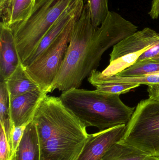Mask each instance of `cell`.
Here are the masks:
<instances>
[{
  "mask_svg": "<svg viewBox=\"0 0 159 160\" xmlns=\"http://www.w3.org/2000/svg\"><path fill=\"white\" fill-rule=\"evenodd\" d=\"M137 31V26L110 11L101 26L95 28L88 7L84 3L51 91L79 88L85 79L97 69L106 51Z\"/></svg>",
  "mask_w": 159,
  "mask_h": 160,
  "instance_id": "6da1fadb",
  "label": "cell"
},
{
  "mask_svg": "<svg viewBox=\"0 0 159 160\" xmlns=\"http://www.w3.org/2000/svg\"><path fill=\"white\" fill-rule=\"evenodd\" d=\"M147 86L149 98L159 101V83L152 84Z\"/></svg>",
  "mask_w": 159,
  "mask_h": 160,
  "instance_id": "44dd1931",
  "label": "cell"
},
{
  "mask_svg": "<svg viewBox=\"0 0 159 160\" xmlns=\"http://www.w3.org/2000/svg\"><path fill=\"white\" fill-rule=\"evenodd\" d=\"M148 154L122 141L114 144L101 160H143Z\"/></svg>",
  "mask_w": 159,
  "mask_h": 160,
  "instance_id": "9a60e30c",
  "label": "cell"
},
{
  "mask_svg": "<svg viewBox=\"0 0 159 160\" xmlns=\"http://www.w3.org/2000/svg\"><path fill=\"white\" fill-rule=\"evenodd\" d=\"M108 0H84L89 9L91 23L94 27H99L104 21L109 12Z\"/></svg>",
  "mask_w": 159,
  "mask_h": 160,
  "instance_id": "e0dca14e",
  "label": "cell"
},
{
  "mask_svg": "<svg viewBox=\"0 0 159 160\" xmlns=\"http://www.w3.org/2000/svg\"><path fill=\"white\" fill-rule=\"evenodd\" d=\"M63 104L87 127L104 130L129 123L135 110L126 105L119 95L74 88L62 92Z\"/></svg>",
  "mask_w": 159,
  "mask_h": 160,
  "instance_id": "3957f363",
  "label": "cell"
},
{
  "mask_svg": "<svg viewBox=\"0 0 159 160\" xmlns=\"http://www.w3.org/2000/svg\"><path fill=\"white\" fill-rule=\"evenodd\" d=\"M76 0H37L28 19L12 29L23 64L62 14Z\"/></svg>",
  "mask_w": 159,
  "mask_h": 160,
  "instance_id": "277c9868",
  "label": "cell"
},
{
  "mask_svg": "<svg viewBox=\"0 0 159 160\" xmlns=\"http://www.w3.org/2000/svg\"><path fill=\"white\" fill-rule=\"evenodd\" d=\"M10 147L4 128L1 125L0 128V160H9Z\"/></svg>",
  "mask_w": 159,
  "mask_h": 160,
  "instance_id": "ffe728a7",
  "label": "cell"
},
{
  "mask_svg": "<svg viewBox=\"0 0 159 160\" xmlns=\"http://www.w3.org/2000/svg\"><path fill=\"white\" fill-rule=\"evenodd\" d=\"M48 93L40 88L9 98V113L11 126H27L32 122L35 111Z\"/></svg>",
  "mask_w": 159,
  "mask_h": 160,
  "instance_id": "9c48e42d",
  "label": "cell"
},
{
  "mask_svg": "<svg viewBox=\"0 0 159 160\" xmlns=\"http://www.w3.org/2000/svg\"><path fill=\"white\" fill-rule=\"evenodd\" d=\"M84 5V0H76L64 11L46 33L30 56L22 64L24 67L35 61L57 39L69 22L81 14Z\"/></svg>",
  "mask_w": 159,
  "mask_h": 160,
  "instance_id": "30bf717a",
  "label": "cell"
},
{
  "mask_svg": "<svg viewBox=\"0 0 159 160\" xmlns=\"http://www.w3.org/2000/svg\"><path fill=\"white\" fill-rule=\"evenodd\" d=\"M159 40V33L149 28L137 31L113 47L110 62L101 75L115 76L134 64L139 58Z\"/></svg>",
  "mask_w": 159,
  "mask_h": 160,
  "instance_id": "52a82bcc",
  "label": "cell"
},
{
  "mask_svg": "<svg viewBox=\"0 0 159 160\" xmlns=\"http://www.w3.org/2000/svg\"><path fill=\"white\" fill-rule=\"evenodd\" d=\"M127 125H121L89 135L76 160H101L107 150L122 140Z\"/></svg>",
  "mask_w": 159,
  "mask_h": 160,
  "instance_id": "ba28073f",
  "label": "cell"
},
{
  "mask_svg": "<svg viewBox=\"0 0 159 160\" xmlns=\"http://www.w3.org/2000/svg\"><path fill=\"white\" fill-rule=\"evenodd\" d=\"M154 60V61H159V58H157V59H155V60Z\"/></svg>",
  "mask_w": 159,
  "mask_h": 160,
  "instance_id": "cb8c5ba5",
  "label": "cell"
},
{
  "mask_svg": "<svg viewBox=\"0 0 159 160\" xmlns=\"http://www.w3.org/2000/svg\"><path fill=\"white\" fill-rule=\"evenodd\" d=\"M149 16L153 19H157L159 16V0H153L151 9L149 11Z\"/></svg>",
  "mask_w": 159,
  "mask_h": 160,
  "instance_id": "7402d4cb",
  "label": "cell"
},
{
  "mask_svg": "<svg viewBox=\"0 0 159 160\" xmlns=\"http://www.w3.org/2000/svg\"><path fill=\"white\" fill-rule=\"evenodd\" d=\"M143 160H159V156H149Z\"/></svg>",
  "mask_w": 159,
  "mask_h": 160,
  "instance_id": "603a6c76",
  "label": "cell"
},
{
  "mask_svg": "<svg viewBox=\"0 0 159 160\" xmlns=\"http://www.w3.org/2000/svg\"><path fill=\"white\" fill-rule=\"evenodd\" d=\"M80 15L73 18L53 43L25 67L30 77L48 93L51 92V87L65 56L74 25Z\"/></svg>",
  "mask_w": 159,
  "mask_h": 160,
  "instance_id": "8992f818",
  "label": "cell"
},
{
  "mask_svg": "<svg viewBox=\"0 0 159 160\" xmlns=\"http://www.w3.org/2000/svg\"><path fill=\"white\" fill-rule=\"evenodd\" d=\"M4 82L10 98L40 88L30 77L22 63Z\"/></svg>",
  "mask_w": 159,
  "mask_h": 160,
  "instance_id": "5bb4252c",
  "label": "cell"
},
{
  "mask_svg": "<svg viewBox=\"0 0 159 160\" xmlns=\"http://www.w3.org/2000/svg\"><path fill=\"white\" fill-rule=\"evenodd\" d=\"M88 82L98 91L111 94H120L128 93L132 89L138 88L140 85L129 82H106L88 79Z\"/></svg>",
  "mask_w": 159,
  "mask_h": 160,
  "instance_id": "2e32d148",
  "label": "cell"
},
{
  "mask_svg": "<svg viewBox=\"0 0 159 160\" xmlns=\"http://www.w3.org/2000/svg\"><path fill=\"white\" fill-rule=\"evenodd\" d=\"M10 122L9 96L4 81L0 82V123Z\"/></svg>",
  "mask_w": 159,
  "mask_h": 160,
  "instance_id": "ac0fdd59",
  "label": "cell"
},
{
  "mask_svg": "<svg viewBox=\"0 0 159 160\" xmlns=\"http://www.w3.org/2000/svg\"><path fill=\"white\" fill-rule=\"evenodd\" d=\"M42 134L49 139L40 147V160H76L89 134L87 127L60 99L51 101L42 111Z\"/></svg>",
  "mask_w": 159,
  "mask_h": 160,
  "instance_id": "7a4b0ae2",
  "label": "cell"
},
{
  "mask_svg": "<svg viewBox=\"0 0 159 160\" xmlns=\"http://www.w3.org/2000/svg\"><path fill=\"white\" fill-rule=\"evenodd\" d=\"M27 126L16 127L11 128L10 135V155L9 160H13L22 139L24 131Z\"/></svg>",
  "mask_w": 159,
  "mask_h": 160,
  "instance_id": "d6986e66",
  "label": "cell"
},
{
  "mask_svg": "<svg viewBox=\"0 0 159 160\" xmlns=\"http://www.w3.org/2000/svg\"><path fill=\"white\" fill-rule=\"evenodd\" d=\"M37 0H0L1 23L12 30L28 19Z\"/></svg>",
  "mask_w": 159,
  "mask_h": 160,
  "instance_id": "7c38bea8",
  "label": "cell"
},
{
  "mask_svg": "<svg viewBox=\"0 0 159 160\" xmlns=\"http://www.w3.org/2000/svg\"><path fill=\"white\" fill-rule=\"evenodd\" d=\"M13 160H40L39 139L33 121L26 127Z\"/></svg>",
  "mask_w": 159,
  "mask_h": 160,
  "instance_id": "4fadbf2b",
  "label": "cell"
},
{
  "mask_svg": "<svg viewBox=\"0 0 159 160\" xmlns=\"http://www.w3.org/2000/svg\"><path fill=\"white\" fill-rule=\"evenodd\" d=\"M22 63L13 31L0 23V78L5 81Z\"/></svg>",
  "mask_w": 159,
  "mask_h": 160,
  "instance_id": "8fae6325",
  "label": "cell"
},
{
  "mask_svg": "<svg viewBox=\"0 0 159 160\" xmlns=\"http://www.w3.org/2000/svg\"><path fill=\"white\" fill-rule=\"evenodd\" d=\"M148 154L159 156V101L150 98L139 102L121 140Z\"/></svg>",
  "mask_w": 159,
  "mask_h": 160,
  "instance_id": "5b68a950",
  "label": "cell"
}]
</instances>
